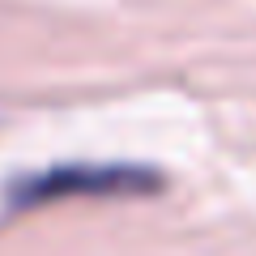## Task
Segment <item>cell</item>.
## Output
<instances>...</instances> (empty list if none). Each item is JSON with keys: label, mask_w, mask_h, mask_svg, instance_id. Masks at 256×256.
I'll list each match as a JSON object with an SVG mask.
<instances>
[{"label": "cell", "mask_w": 256, "mask_h": 256, "mask_svg": "<svg viewBox=\"0 0 256 256\" xmlns=\"http://www.w3.org/2000/svg\"><path fill=\"white\" fill-rule=\"evenodd\" d=\"M162 188V175L154 166L137 162H64L52 171L26 175L9 188L13 210H38V205H56L68 196H146V192Z\"/></svg>", "instance_id": "1"}]
</instances>
